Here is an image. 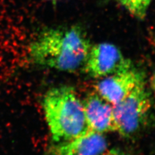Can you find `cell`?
I'll return each mask as SVG.
<instances>
[{"instance_id": "3", "label": "cell", "mask_w": 155, "mask_h": 155, "mask_svg": "<svg viewBox=\"0 0 155 155\" xmlns=\"http://www.w3.org/2000/svg\"><path fill=\"white\" fill-rule=\"evenodd\" d=\"M151 109V96L144 80L124 100L113 105L116 133L124 138L134 137L146 124Z\"/></svg>"}, {"instance_id": "2", "label": "cell", "mask_w": 155, "mask_h": 155, "mask_svg": "<svg viewBox=\"0 0 155 155\" xmlns=\"http://www.w3.org/2000/svg\"><path fill=\"white\" fill-rule=\"evenodd\" d=\"M42 107L53 143L68 141L89 129L82 100L71 86L48 90L43 96Z\"/></svg>"}, {"instance_id": "8", "label": "cell", "mask_w": 155, "mask_h": 155, "mask_svg": "<svg viewBox=\"0 0 155 155\" xmlns=\"http://www.w3.org/2000/svg\"><path fill=\"white\" fill-rule=\"evenodd\" d=\"M152 0H119L126 11L134 18L143 19L147 15Z\"/></svg>"}, {"instance_id": "9", "label": "cell", "mask_w": 155, "mask_h": 155, "mask_svg": "<svg viewBox=\"0 0 155 155\" xmlns=\"http://www.w3.org/2000/svg\"><path fill=\"white\" fill-rule=\"evenodd\" d=\"M93 155H128L123 150H121L118 148L110 147H109L107 149L105 150L104 152L100 153L99 154H93Z\"/></svg>"}, {"instance_id": "6", "label": "cell", "mask_w": 155, "mask_h": 155, "mask_svg": "<svg viewBox=\"0 0 155 155\" xmlns=\"http://www.w3.org/2000/svg\"><path fill=\"white\" fill-rule=\"evenodd\" d=\"M82 102L87 125L89 130L104 134L116 133L112 104L96 91L87 94L82 99Z\"/></svg>"}, {"instance_id": "10", "label": "cell", "mask_w": 155, "mask_h": 155, "mask_svg": "<svg viewBox=\"0 0 155 155\" xmlns=\"http://www.w3.org/2000/svg\"><path fill=\"white\" fill-rule=\"evenodd\" d=\"M150 86L155 92V72L152 74L151 78H150Z\"/></svg>"}, {"instance_id": "4", "label": "cell", "mask_w": 155, "mask_h": 155, "mask_svg": "<svg viewBox=\"0 0 155 155\" xmlns=\"http://www.w3.org/2000/svg\"><path fill=\"white\" fill-rule=\"evenodd\" d=\"M133 67L117 46L104 42L91 46L82 69L89 76L101 79Z\"/></svg>"}, {"instance_id": "5", "label": "cell", "mask_w": 155, "mask_h": 155, "mask_svg": "<svg viewBox=\"0 0 155 155\" xmlns=\"http://www.w3.org/2000/svg\"><path fill=\"white\" fill-rule=\"evenodd\" d=\"M144 80L141 72L133 67L99 79L94 91L114 105L127 96Z\"/></svg>"}, {"instance_id": "1", "label": "cell", "mask_w": 155, "mask_h": 155, "mask_svg": "<svg viewBox=\"0 0 155 155\" xmlns=\"http://www.w3.org/2000/svg\"><path fill=\"white\" fill-rule=\"evenodd\" d=\"M91 46L79 27L47 28L33 39L28 56L38 66L72 72L83 67Z\"/></svg>"}, {"instance_id": "11", "label": "cell", "mask_w": 155, "mask_h": 155, "mask_svg": "<svg viewBox=\"0 0 155 155\" xmlns=\"http://www.w3.org/2000/svg\"><path fill=\"white\" fill-rule=\"evenodd\" d=\"M154 155H155V154H154Z\"/></svg>"}, {"instance_id": "7", "label": "cell", "mask_w": 155, "mask_h": 155, "mask_svg": "<svg viewBox=\"0 0 155 155\" xmlns=\"http://www.w3.org/2000/svg\"><path fill=\"white\" fill-rule=\"evenodd\" d=\"M110 147L105 134L88 129L68 141L53 143L49 155H93Z\"/></svg>"}]
</instances>
